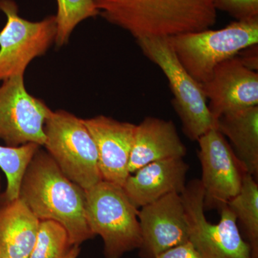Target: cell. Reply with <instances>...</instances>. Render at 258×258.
<instances>
[{
    "instance_id": "1",
    "label": "cell",
    "mask_w": 258,
    "mask_h": 258,
    "mask_svg": "<svg viewBox=\"0 0 258 258\" xmlns=\"http://www.w3.org/2000/svg\"><path fill=\"white\" fill-rule=\"evenodd\" d=\"M19 198L40 220L63 226L72 245L94 237L86 215V191L67 177L39 148L24 174Z\"/></svg>"
},
{
    "instance_id": "2",
    "label": "cell",
    "mask_w": 258,
    "mask_h": 258,
    "mask_svg": "<svg viewBox=\"0 0 258 258\" xmlns=\"http://www.w3.org/2000/svg\"><path fill=\"white\" fill-rule=\"evenodd\" d=\"M108 23L142 37H171L213 27V0H95Z\"/></svg>"
},
{
    "instance_id": "3",
    "label": "cell",
    "mask_w": 258,
    "mask_h": 258,
    "mask_svg": "<svg viewBox=\"0 0 258 258\" xmlns=\"http://www.w3.org/2000/svg\"><path fill=\"white\" fill-rule=\"evenodd\" d=\"M139 210L123 186L102 180L86 191V215L93 235H100L106 258H120L142 243Z\"/></svg>"
},
{
    "instance_id": "4",
    "label": "cell",
    "mask_w": 258,
    "mask_h": 258,
    "mask_svg": "<svg viewBox=\"0 0 258 258\" xmlns=\"http://www.w3.org/2000/svg\"><path fill=\"white\" fill-rule=\"evenodd\" d=\"M180 63L197 82L211 79L222 62L258 43V20L235 21L220 30H202L168 37Z\"/></svg>"
},
{
    "instance_id": "5",
    "label": "cell",
    "mask_w": 258,
    "mask_h": 258,
    "mask_svg": "<svg viewBox=\"0 0 258 258\" xmlns=\"http://www.w3.org/2000/svg\"><path fill=\"white\" fill-rule=\"evenodd\" d=\"M144 55L165 75L173 94L171 101L184 134L197 141L211 129L217 128L200 83L180 63L167 37H142L136 39Z\"/></svg>"
},
{
    "instance_id": "6",
    "label": "cell",
    "mask_w": 258,
    "mask_h": 258,
    "mask_svg": "<svg viewBox=\"0 0 258 258\" xmlns=\"http://www.w3.org/2000/svg\"><path fill=\"white\" fill-rule=\"evenodd\" d=\"M45 147L62 172L85 191L103 180L97 148L83 120L52 111L45 124Z\"/></svg>"
},
{
    "instance_id": "7",
    "label": "cell",
    "mask_w": 258,
    "mask_h": 258,
    "mask_svg": "<svg viewBox=\"0 0 258 258\" xmlns=\"http://www.w3.org/2000/svg\"><path fill=\"white\" fill-rule=\"evenodd\" d=\"M189 229V242L200 258H252V249L239 230L233 212L226 205L220 222L207 220L204 190L200 179L188 182L181 194Z\"/></svg>"
},
{
    "instance_id": "8",
    "label": "cell",
    "mask_w": 258,
    "mask_h": 258,
    "mask_svg": "<svg viewBox=\"0 0 258 258\" xmlns=\"http://www.w3.org/2000/svg\"><path fill=\"white\" fill-rule=\"evenodd\" d=\"M0 11L7 18L0 31V81L24 76L35 57L43 55L55 42V15L38 22L29 21L19 14L14 0H0Z\"/></svg>"
},
{
    "instance_id": "9",
    "label": "cell",
    "mask_w": 258,
    "mask_h": 258,
    "mask_svg": "<svg viewBox=\"0 0 258 258\" xmlns=\"http://www.w3.org/2000/svg\"><path fill=\"white\" fill-rule=\"evenodd\" d=\"M52 111L28 92L24 76L5 80L0 86V139L10 147L45 145V122Z\"/></svg>"
},
{
    "instance_id": "10",
    "label": "cell",
    "mask_w": 258,
    "mask_h": 258,
    "mask_svg": "<svg viewBox=\"0 0 258 258\" xmlns=\"http://www.w3.org/2000/svg\"><path fill=\"white\" fill-rule=\"evenodd\" d=\"M205 210H220L239 193L245 174L230 144L217 128L198 140Z\"/></svg>"
},
{
    "instance_id": "11",
    "label": "cell",
    "mask_w": 258,
    "mask_h": 258,
    "mask_svg": "<svg viewBox=\"0 0 258 258\" xmlns=\"http://www.w3.org/2000/svg\"><path fill=\"white\" fill-rule=\"evenodd\" d=\"M141 258L159 254L189 241V229L181 194L166 195L141 208L138 213Z\"/></svg>"
},
{
    "instance_id": "12",
    "label": "cell",
    "mask_w": 258,
    "mask_h": 258,
    "mask_svg": "<svg viewBox=\"0 0 258 258\" xmlns=\"http://www.w3.org/2000/svg\"><path fill=\"white\" fill-rule=\"evenodd\" d=\"M214 119L244 108L258 106V74L237 56L222 62L211 79L201 84Z\"/></svg>"
},
{
    "instance_id": "13",
    "label": "cell",
    "mask_w": 258,
    "mask_h": 258,
    "mask_svg": "<svg viewBox=\"0 0 258 258\" xmlns=\"http://www.w3.org/2000/svg\"><path fill=\"white\" fill-rule=\"evenodd\" d=\"M83 120L96 144L103 180L123 186L130 175L129 159L137 125L105 115Z\"/></svg>"
},
{
    "instance_id": "14",
    "label": "cell",
    "mask_w": 258,
    "mask_h": 258,
    "mask_svg": "<svg viewBox=\"0 0 258 258\" xmlns=\"http://www.w3.org/2000/svg\"><path fill=\"white\" fill-rule=\"evenodd\" d=\"M188 170L184 158L154 161L130 174L123 189L136 208H142L169 194L182 193Z\"/></svg>"
},
{
    "instance_id": "15",
    "label": "cell",
    "mask_w": 258,
    "mask_h": 258,
    "mask_svg": "<svg viewBox=\"0 0 258 258\" xmlns=\"http://www.w3.org/2000/svg\"><path fill=\"white\" fill-rule=\"evenodd\" d=\"M186 148L171 120L148 116L136 128L128 171L134 174L154 161L184 158Z\"/></svg>"
},
{
    "instance_id": "16",
    "label": "cell",
    "mask_w": 258,
    "mask_h": 258,
    "mask_svg": "<svg viewBox=\"0 0 258 258\" xmlns=\"http://www.w3.org/2000/svg\"><path fill=\"white\" fill-rule=\"evenodd\" d=\"M0 205V257L28 258L40 220L20 198Z\"/></svg>"
},
{
    "instance_id": "17",
    "label": "cell",
    "mask_w": 258,
    "mask_h": 258,
    "mask_svg": "<svg viewBox=\"0 0 258 258\" xmlns=\"http://www.w3.org/2000/svg\"><path fill=\"white\" fill-rule=\"evenodd\" d=\"M217 129L230 140L231 147L244 171L258 175V106L222 115Z\"/></svg>"
},
{
    "instance_id": "18",
    "label": "cell",
    "mask_w": 258,
    "mask_h": 258,
    "mask_svg": "<svg viewBox=\"0 0 258 258\" xmlns=\"http://www.w3.org/2000/svg\"><path fill=\"white\" fill-rule=\"evenodd\" d=\"M227 206L244 230L252 258H258V184L255 178L245 173L240 191Z\"/></svg>"
},
{
    "instance_id": "19",
    "label": "cell",
    "mask_w": 258,
    "mask_h": 258,
    "mask_svg": "<svg viewBox=\"0 0 258 258\" xmlns=\"http://www.w3.org/2000/svg\"><path fill=\"white\" fill-rule=\"evenodd\" d=\"M40 147L38 144L32 143L18 147L0 146V168L8 180L3 195L5 201H13L19 198L24 174Z\"/></svg>"
},
{
    "instance_id": "20",
    "label": "cell",
    "mask_w": 258,
    "mask_h": 258,
    "mask_svg": "<svg viewBox=\"0 0 258 258\" xmlns=\"http://www.w3.org/2000/svg\"><path fill=\"white\" fill-rule=\"evenodd\" d=\"M57 24L55 43L60 47L69 42L73 31L86 19L99 15L95 0H56Z\"/></svg>"
},
{
    "instance_id": "21",
    "label": "cell",
    "mask_w": 258,
    "mask_h": 258,
    "mask_svg": "<svg viewBox=\"0 0 258 258\" xmlns=\"http://www.w3.org/2000/svg\"><path fill=\"white\" fill-rule=\"evenodd\" d=\"M72 246L63 226L53 220H40L28 258H64Z\"/></svg>"
},
{
    "instance_id": "22",
    "label": "cell",
    "mask_w": 258,
    "mask_h": 258,
    "mask_svg": "<svg viewBox=\"0 0 258 258\" xmlns=\"http://www.w3.org/2000/svg\"><path fill=\"white\" fill-rule=\"evenodd\" d=\"M216 10H222L236 21L258 20V0H213Z\"/></svg>"
},
{
    "instance_id": "23",
    "label": "cell",
    "mask_w": 258,
    "mask_h": 258,
    "mask_svg": "<svg viewBox=\"0 0 258 258\" xmlns=\"http://www.w3.org/2000/svg\"><path fill=\"white\" fill-rule=\"evenodd\" d=\"M156 258H200L191 242L180 244L164 251Z\"/></svg>"
},
{
    "instance_id": "24",
    "label": "cell",
    "mask_w": 258,
    "mask_h": 258,
    "mask_svg": "<svg viewBox=\"0 0 258 258\" xmlns=\"http://www.w3.org/2000/svg\"><path fill=\"white\" fill-rule=\"evenodd\" d=\"M241 56L236 55L244 66L252 71L257 70V45L247 47L240 52Z\"/></svg>"
},
{
    "instance_id": "25",
    "label": "cell",
    "mask_w": 258,
    "mask_h": 258,
    "mask_svg": "<svg viewBox=\"0 0 258 258\" xmlns=\"http://www.w3.org/2000/svg\"><path fill=\"white\" fill-rule=\"evenodd\" d=\"M80 253V248L79 245L72 246L69 252L66 254L64 258H77Z\"/></svg>"
},
{
    "instance_id": "26",
    "label": "cell",
    "mask_w": 258,
    "mask_h": 258,
    "mask_svg": "<svg viewBox=\"0 0 258 258\" xmlns=\"http://www.w3.org/2000/svg\"><path fill=\"white\" fill-rule=\"evenodd\" d=\"M0 258H1V257H0Z\"/></svg>"
}]
</instances>
